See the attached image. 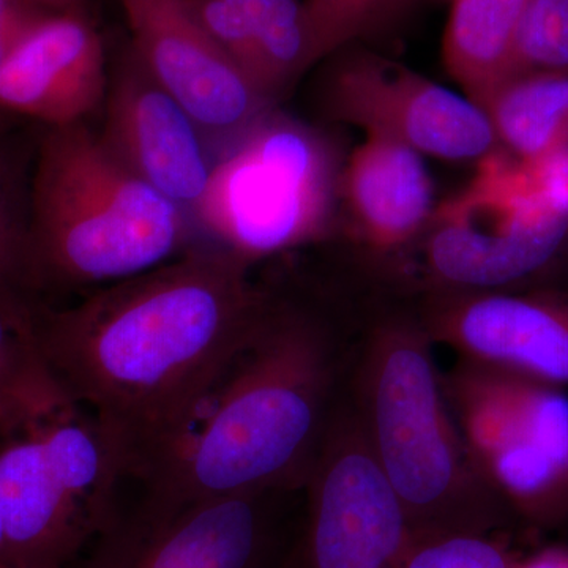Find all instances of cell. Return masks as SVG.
I'll use <instances>...</instances> for the list:
<instances>
[{
  "label": "cell",
  "mask_w": 568,
  "mask_h": 568,
  "mask_svg": "<svg viewBox=\"0 0 568 568\" xmlns=\"http://www.w3.org/2000/svg\"><path fill=\"white\" fill-rule=\"evenodd\" d=\"M250 265L197 246L69 308H37L44 365L95 422L122 478L145 484L168 462L263 323L274 302Z\"/></svg>",
  "instance_id": "6da1fadb"
},
{
  "label": "cell",
  "mask_w": 568,
  "mask_h": 568,
  "mask_svg": "<svg viewBox=\"0 0 568 568\" xmlns=\"http://www.w3.org/2000/svg\"><path fill=\"white\" fill-rule=\"evenodd\" d=\"M343 354L327 325L274 302L125 523L149 525L212 497L304 488L345 395Z\"/></svg>",
  "instance_id": "7a4b0ae2"
},
{
  "label": "cell",
  "mask_w": 568,
  "mask_h": 568,
  "mask_svg": "<svg viewBox=\"0 0 568 568\" xmlns=\"http://www.w3.org/2000/svg\"><path fill=\"white\" fill-rule=\"evenodd\" d=\"M420 321H379L355 353L353 405L410 537L495 536L514 515L478 476Z\"/></svg>",
  "instance_id": "3957f363"
},
{
  "label": "cell",
  "mask_w": 568,
  "mask_h": 568,
  "mask_svg": "<svg viewBox=\"0 0 568 568\" xmlns=\"http://www.w3.org/2000/svg\"><path fill=\"white\" fill-rule=\"evenodd\" d=\"M192 224L88 123L44 134L29 204L37 290L112 284L151 271L181 252Z\"/></svg>",
  "instance_id": "277c9868"
},
{
  "label": "cell",
  "mask_w": 568,
  "mask_h": 568,
  "mask_svg": "<svg viewBox=\"0 0 568 568\" xmlns=\"http://www.w3.org/2000/svg\"><path fill=\"white\" fill-rule=\"evenodd\" d=\"M338 183L327 138L268 110L216 149L192 223L253 264L325 237Z\"/></svg>",
  "instance_id": "5b68a950"
},
{
  "label": "cell",
  "mask_w": 568,
  "mask_h": 568,
  "mask_svg": "<svg viewBox=\"0 0 568 568\" xmlns=\"http://www.w3.org/2000/svg\"><path fill=\"white\" fill-rule=\"evenodd\" d=\"M11 436L0 448V568H63L118 523L121 474L71 403Z\"/></svg>",
  "instance_id": "8992f818"
},
{
  "label": "cell",
  "mask_w": 568,
  "mask_h": 568,
  "mask_svg": "<svg viewBox=\"0 0 568 568\" xmlns=\"http://www.w3.org/2000/svg\"><path fill=\"white\" fill-rule=\"evenodd\" d=\"M444 392L478 476L515 521L568 523V395L564 387L459 358Z\"/></svg>",
  "instance_id": "52a82bcc"
},
{
  "label": "cell",
  "mask_w": 568,
  "mask_h": 568,
  "mask_svg": "<svg viewBox=\"0 0 568 568\" xmlns=\"http://www.w3.org/2000/svg\"><path fill=\"white\" fill-rule=\"evenodd\" d=\"M425 263L454 291H493L525 278L555 256L568 233V213L530 185L525 168L491 152L466 190L433 212Z\"/></svg>",
  "instance_id": "ba28073f"
},
{
  "label": "cell",
  "mask_w": 568,
  "mask_h": 568,
  "mask_svg": "<svg viewBox=\"0 0 568 568\" xmlns=\"http://www.w3.org/2000/svg\"><path fill=\"white\" fill-rule=\"evenodd\" d=\"M304 489L298 549L306 568H395L409 528L347 394L336 407Z\"/></svg>",
  "instance_id": "9c48e42d"
},
{
  "label": "cell",
  "mask_w": 568,
  "mask_h": 568,
  "mask_svg": "<svg viewBox=\"0 0 568 568\" xmlns=\"http://www.w3.org/2000/svg\"><path fill=\"white\" fill-rule=\"evenodd\" d=\"M327 102L339 121L420 155L481 160L499 144L476 103L377 55L357 54L343 62L328 82Z\"/></svg>",
  "instance_id": "30bf717a"
},
{
  "label": "cell",
  "mask_w": 568,
  "mask_h": 568,
  "mask_svg": "<svg viewBox=\"0 0 568 568\" xmlns=\"http://www.w3.org/2000/svg\"><path fill=\"white\" fill-rule=\"evenodd\" d=\"M132 51L153 80L192 115L215 149L248 129L272 100L197 22L189 0H118Z\"/></svg>",
  "instance_id": "8fae6325"
},
{
  "label": "cell",
  "mask_w": 568,
  "mask_h": 568,
  "mask_svg": "<svg viewBox=\"0 0 568 568\" xmlns=\"http://www.w3.org/2000/svg\"><path fill=\"white\" fill-rule=\"evenodd\" d=\"M287 491L212 497L149 525L119 523L91 568H282L276 499Z\"/></svg>",
  "instance_id": "7c38bea8"
},
{
  "label": "cell",
  "mask_w": 568,
  "mask_h": 568,
  "mask_svg": "<svg viewBox=\"0 0 568 568\" xmlns=\"http://www.w3.org/2000/svg\"><path fill=\"white\" fill-rule=\"evenodd\" d=\"M420 323L433 343L463 361L568 386L566 295L448 290L433 298Z\"/></svg>",
  "instance_id": "4fadbf2b"
},
{
  "label": "cell",
  "mask_w": 568,
  "mask_h": 568,
  "mask_svg": "<svg viewBox=\"0 0 568 568\" xmlns=\"http://www.w3.org/2000/svg\"><path fill=\"white\" fill-rule=\"evenodd\" d=\"M103 140L134 174L192 220L207 189L212 155L200 126L133 51L108 82Z\"/></svg>",
  "instance_id": "5bb4252c"
},
{
  "label": "cell",
  "mask_w": 568,
  "mask_h": 568,
  "mask_svg": "<svg viewBox=\"0 0 568 568\" xmlns=\"http://www.w3.org/2000/svg\"><path fill=\"white\" fill-rule=\"evenodd\" d=\"M106 92L103 43L91 14H50L0 63V111L50 129L85 122Z\"/></svg>",
  "instance_id": "9a60e30c"
},
{
  "label": "cell",
  "mask_w": 568,
  "mask_h": 568,
  "mask_svg": "<svg viewBox=\"0 0 568 568\" xmlns=\"http://www.w3.org/2000/svg\"><path fill=\"white\" fill-rule=\"evenodd\" d=\"M355 233L376 252L413 242L433 215V185L420 153L368 134L339 178Z\"/></svg>",
  "instance_id": "2e32d148"
},
{
  "label": "cell",
  "mask_w": 568,
  "mask_h": 568,
  "mask_svg": "<svg viewBox=\"0 0 568 568\" xmlns=\"http://www.w3.org/2000/svg\"><path fill=\"white\" fill-rule=\"evenodd\" d=\"M530 0H454L444 32L448 73L484 108L511 78L519 24Z\"/></svg>",
  "instance_id": "e0dca14e"
},
{
  "label": "cell",
  "mask_w": 568,
  "mask_h": 568,
  "mask_svg": "<svg viewBox=\"0 0 568 568\" xmlns=\"http://www.w3.org/2000/svg\"><path fill=\"white\" fill-rule=\"evenodd\" d=\"M497 142L515 160L536 162L568 148V74L511 78L484 104Z\"/></svg>",
  "instance_id": "ac0fdd59"
},
{
  "label": "cell",
  "mask_w": 568,
  "mask_h": 568,
  "mask_svg": "<svg viewBox=\"0 0 568 568\" xmlns=\"http://www.w3.org/2000/svg\"><path fill=\"white\" fill-rule=\"evenodd\" d=\"M69 403L37 346L0 313V413L13 433Z\"/></svg>",
  "instance_id": "d6986e66"
},
{
  "label": "cell",
  "mask_w": 568,
  "mask_h": 568,
  "mask_svg": "<svg viewBox=\"0 0 568 568\" xmlns=\"http://www.w3.org/2000/svg\"><path fill=\"white\" fill-rule=\"evenodd\" d=\"M36 280L29 246V215H22L9 168L0 156V313L36 345Z\"/></svg>",
  "instance_id": "ffe728a7"
},
{
  "label": "cell",
  "mask_w": 568,
  "mask_h": 568,
  "mask_svg": "<svg viewBox=\"0 0 568 568\" xmlns=\"http://www.w3.org/2000/svg\"><path fill=\"white\" fill-rule=\"evenodd\" d=\"M265 91L276 92L317 61L304 0H278L256 32Z\"/></svg>",
  "instance_id": "44dd1931"
},
{
  "label": "cell",
  "mask_w": 568,
  "mask_h": 568,
  "mask_svg": "<svg viewBox=\"0 0 568 568\" xmlns=\"http://www.w3.org/2000/svg\"><path fill=\"white\" fill-rule=\"evenodd\" d=\"M532 73L568 74V0H530L525 11L511 78Z\"/></svg>",
  "instance_id": "7402d4cb"
},
{
  "label": "cell",
  "mask_w": 568,
  "mask_h": 568,
  "mask_svg": "<svg viewBox=\"0 0 568 568\" xmlns=\"http://www.w3.org/2000/svg\"><path fill=\"white\" fill-rule=\"evenodd\" d=\"M515 559L495 536H409L395 568H511Z\"/></svg>",
  "instance_id": "603a6c76"
},
{
  "label": "cell",
  "mask_w": 568,
  "mask_h": 568,
  "mask_svg": "<svg viewBox=\"0 0 568 568\" xmlns=\"http://www.w3.org/2000/svg\"><path fill=\"white\" fill-rule=\"evenodd\" d=\"M189 6L197 22L203 26L207 36L215 41L216 47L231 61L237 63L248 74L250 80L260 88V91L271 99V95L265 91L263 67H261L256 39H254V33L244 18L226 0H189Z\"/></svg>",
  "instance_id": "cb8c5ba5"
},
{
  "label": "cell",
  "mask_w": 568,
  "mask_h": 568,
  "mask_svg": "<svg viewBox=\"0 0 568 568\" xmlns=\"http://www.w3.org/2000/svg\"><path fill=\"white\" fill-rule=\"evenodd\" d=\"M390 0H304L316 58L366 32Z\"/></svg>",
  "instance_id": "d4e9b609"
},
{
  "label": "cell",
  "mask_w": 568,
  "mask_h": 568,
  "mask_svg": "<svg viewBox=\"0 0 568 568\" xmlns=\"http://www.w3.org/2000/svg\"><path fill=\"white\" fill-rule=\"evenodd\" d=\"M50 14L54 13H48L28 0H0V63Z\"/></svg>",
  "instance_id": "484cf974"
},
{
  "label": "cell",
  "mask_w": 568,
  "mask_h": 568,
  "mask_svg": "<svg viewBox=\"0 0 568 568\" xmlns=\"http://www.w3.org/2000/svg\"><path fill=\"white\" fill-rule=\"evenodd\" d=\"M511 568H568V547L551 545L526 556L515 559Z\"/></svg>",
  "instance_id": "4316f807"
},
{
  "label": "cell",
  "mask_w": 568,
  "mask_h": 568,
  "mask_svg": "<svg viewBox=\"0 0 568 568\" xmlns=\"http://www.w3.org/2000/svg\"><path fill=\"white\" fill-rule=\"evenodd\" d=\"M48 13H85L91 14L93 0H28Z\"/></svg>",
  "instance_id": "83f0119b"
},
{
  "label": "cell",
  "mask_w": 568,
  "mask_h": 568,
  "mask_svg": "<svg viewBox=\"0 0 568 568\" xmlns=\"http://www.w3.org/2000/svg\"><path fill=\"white\" fill-rule=\"evenodd\" d=\"M282 568H306L304 559H302L301 549H298V544H295L293 549L287 552Z\"/></svg>",
  "instance_id": "f1b7e54d"
},
{
  "label": "cell",
  "mask_w": 568,
  "mask_h": 568,
  "mask_svg": "<svg viewBox=\"0 0 568 568\" xmlns=\"http://www.w3.org/2000/svg\"><path fill=\"white\" fill-rule=\"evenodd\" d=\"M0 433H3V435H11V433H13L9 418L3 416L2 413H0Z\"/></svg>",
  "instance_id": "f546056e"
},
{
  "label": "cell",
  "mask_w": 568,
  "mask_h": 568,
  "mask_svg": "<svg viewBox=\"0 0 568 568\" xmlns=\"http://www.w3.org/2000/svg\"><path fill=\"white\" fill-rule=\"evenodd\" d=\"M3 547V530H2V519H0V555H2Z\"/></svg>",
  "instance_id": "4dcf8cb0"
},
{
  "label": "cell",
  "mask_w": 568,
  "mask_h": 568,
  "mask_svg": "<svg viewBox=\"0 0 568 568\" xmlns=\"http://www.w3.org/2000/svg\"><path fill=\"white\" fill-rule=\"evenodd\" d=\"M2 112H3V111H0V119H2Z\"/></svg>",
  "instance_id": "1f68e13d"
}]
</instances>
